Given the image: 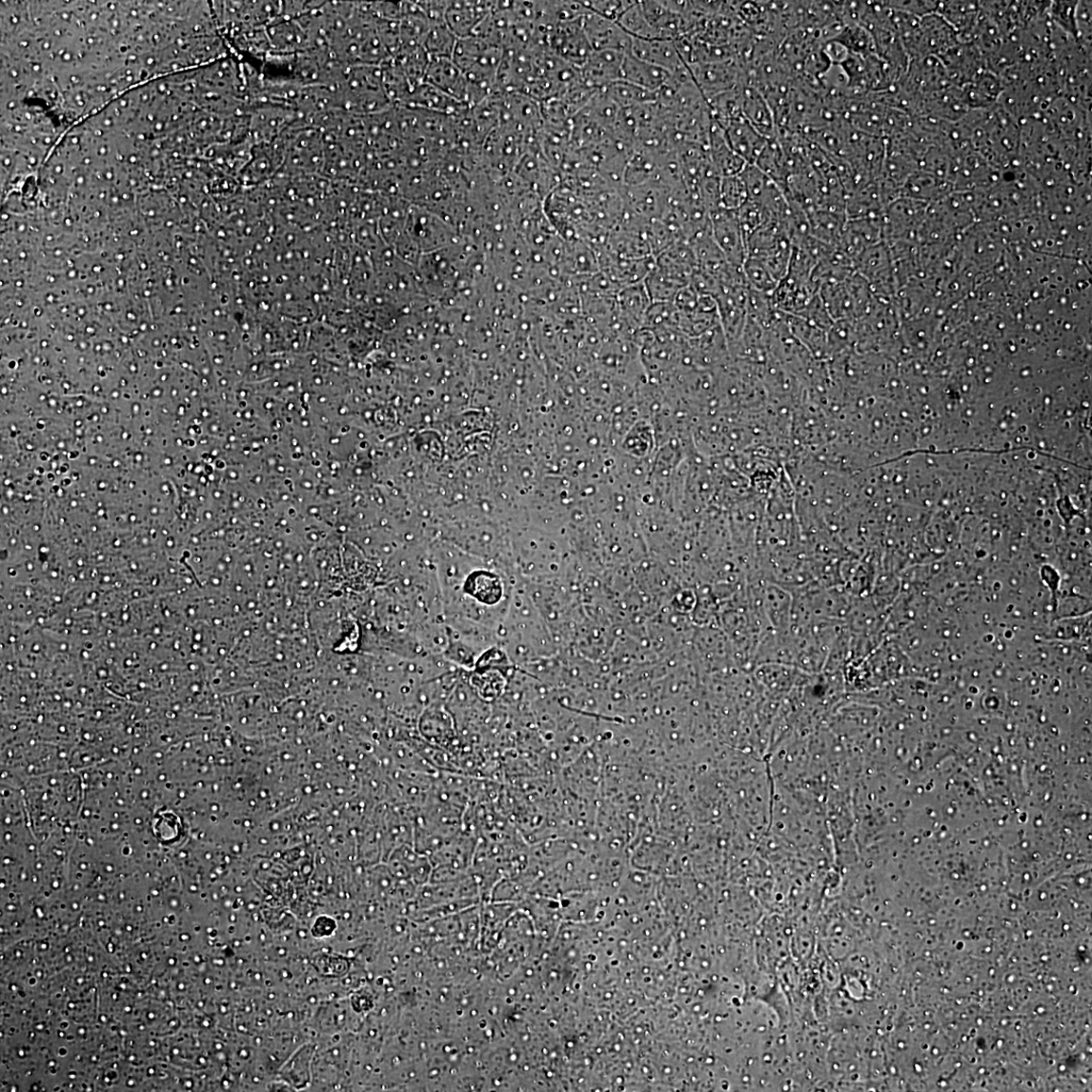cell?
Listing matches in <instances>:
<instances>
[{
  "mask_svg": "<svg viewBox=\"0 0 1092 1092\" xmlns=\"http://www.w3.org/2000/svg\"><path fill=\"white\" fill-rule=\"evenodd\" d=\"M195 91H196V82H195ZM197 101H198V99H197ZM198 104H200V102H198ZM200 107L203 108L201 104H200Z\"/></svg>",
  "mask_w": 1092,
  "mask_h": 1092,
  "instance_id": "20",
  "label": "cell"
},
{
  "mask_svg": "<svg viewBox=\"0 0 1092 1092\" xmlns=\"http://www.w3.org/2000/svg\"><path fill=\"white\" fill-rule=\"evenodd\" d=\"M582 27L593 51H617L631 53L633 38L617 23L589 11L582 19Z\"/></svg>",
  "mask_w": 1092,
  "mask_h": 1092,
  "instance_id": "3",
  "label": "cell"
},
{
  "mask_svg": "<svg viewBox=\"0 0 1092 1092\" xmlns=\"http://www.w3.org/2000/svg\"><path fill=\"white\" fill-rule=\"evenodd\" d=\"M619 316L631 329H641L652 306L651 297L642 283L626 287L617 295Z\"/></svg>",
  "mask_w": 1092,
  "mask_h": 1092,
  "instance_id": "10",
  "label": "cell"
},
{
  "mask_svg": "<svg viewBox=\"0 0 1092 1092\" xmlns=\"http://www.w3.org/2000/svg\"><path fill=\"white\" fill-rule=\"evenodd\" d=\"M623 53L617 51H593L581 69L585 84L594 90H602L621 79Z\"/></svg>",
  "mask_w": 1092,
  "mask_h": 1092,
  "instance_id": "6",
  "label": "cell"
},
{
  "mask_svg": "<svg viewBox=\"0 0 1092 1092\" xmlns=\"http://www.w3.org/2000/svg\"><path fill=\"white\" fill-rule=\"evenodd\" d=\"M583 5L602 18L617 23L621 16L636 3L632 2H582Z\"/></svg>",
  "mask_w": 1092,
  "mask_h": 1092,
  "instance_id": "18",
  "label": "cell"
},
{
  "mask_svg": "<svg viewBox=\"0 0 1092 1092\" xmlns=\"http://www.w3.org/2000/svg\"><path fill=\"white\" fill-rule=\"evenodd\" d=\"M806 213L812 236L826 245L837 247L847 222L846 213L822 209L809 210Z\"/></svg>",
  "mask_w": 1092,
  "mask_h": 1092,
  "instance_id": "11",
  "label": "cell"
},
{
  "mask_svg": "<svg viewBox=\"0 0 1092 1092\" xmlns=\"http://www.w3.org/2000/svg\"><path fill=\"white\" fill-rule=\"evenodd\" d=\"M457 40L444 21L430 22L423 48L430 59H452Z\"/></svg>",
  "mask_w": 1092,
  "mask_h": 1092,
  "instance_id": "12",
  "label": "cell"
},
{
  "mask_svg": "<svg viewBox=\"0 0 1092 1092\" xmlns=\"http://www.w3.org/2000/svg\"><path fill=\"white\" fill-rule=\"evenodd\" d=\"M720 208L738 211L748 201L746 187L739 175L721 177Z\"/></svg>",
  "mask_w": 1092,
  "mask_h": 1092,
  "instance_id": "17",
  "label": "cell"
},
{
  "mask_svg": "<svg viewBox=\"0 0 1092 1092\" xmlns=\"http://www.w3.org/2000/svg\"><path fill=\"white\" fill-rule=\"evenodd\" d=\"M617 24L632 38L657 39L655 30L645 18L640 3H636L628 10Z\"/></svg>",
  "mask_w": 1092,
  "mask_h": 1092,
  "instance_id": "16",
  "label": "cell"
},
{
  "mask_svg": "<svg viewBox=\"0 0 1092 1092\" xmlns=\"http://www.w3.org/2000/svg\"><path fill=\"white\" fill-rule=\"evenodd\" d=\"M748 287L756 292L772 295L780 281L763 261L748 257L743 264Z\"/></svg>",
  "mask_w": 1092,
  "mask_h": 1092,
  "instance_id": "15",
  "label": "cell"
},
{
  "mask_svg": "<svg viewBox=\"0 0 1092 1092\" xmlns=\"http://www.w3.org/2000/svg\"><path fill=\"white\" fill-rule=\"evenodd\" d=\"M709 220L711 233L727 263L734 268L743 269L747 251L738 211L718 208L709 213Z\"/></svg>",
  "mask_w": 1092,
  "mask_h": 1092,
  "instance_id": "2",
  "label": "cell"
},
{
  "mask_svg": "<svg viewBox=\"0 0 1092 1092\" xmlns=\"http://www.w3.org/2000/svg\"><path fill=\"white\" fill-rule=\"evenodd\" d=\"M692 78L704 98L747 85V74L738 60L687 65Z\"/></svg>",
  "mask_w": 1092,
  "mask_h": 1092,
  "instance_id": "1",
  "label": "cell"
},
{
  "mask_svg": "<svg viewBox=\"0 0 1092 1092\" xmlns=\"http://www.w3.org/2000/svg\"><path fill=\"white\" fill-rule=\"evenodd\" d=\"M721 127L732 151L749 165L755 164L769 140L760 135L744 117Z\"/></svg>",
  "mask_w": 1092,
  "mask_h": 1092,
  "instance_id": "4",
  "label": "cell"
},
{
  "mask_svg": "<svg viewBox=\"0 0 1092 1092\" xmlns=\"http://www.w3.org/2000/svg\"><path fill=\"white\" fill-rule=\"evenodd\" d=\"M631 53L637 58L658 66L675 74L687 69L672 40L633 38Z\"/></svg>",
  "mask_w": 1092,
  "mask_h": 1092,
  "instance_id": "5",
  "label": "cell"
},
{
  "mask_svg": "<svg viewBox=\"0 0 1092 1092\" xmlns=\"http://www.w3.org/2000/svg\"><path fill=\"white\" fill-rule=\"evenodd\" d=\"M744 242L759 229L778 222L775 214L762 205L747 201L738 210Z\"/></svg>",
  "mask_w": 1092,
  "mask_h": 1092,
  "instance_id": "14",
  "label": "cell"
},
{
  "mask_svg": "<svg viewBox=\"0 0 1092 1092\" xmlns=\"http://www.w3.org/2000/svg\"><path fill=\"white\" fill-rule=\"evenodd\" d=\"M1077 3H1054L1050 6V13L1053 20L1063 30H1066L1070 34L1077 36V29H1075V10H1077Z\"/></svg>",
  "mask_w": 1092,
  "mask_h": 1092,
  "instance_id": "19",
  "label": "cell"
},
{
  "mask_svg": "<svg viewBox=\"0 0 1092 1092\" xmlns=\"http://www.w3.org/2000/svg\"><path fill=\"white\" fill-rule=\"evenodd\" d=\"M620 109L657 103V92L643 90L623 80L602 89Z\"/></svg>",
  "mask_w": 1092,
  "mask_h": 1092,
  "instance_id": "13",
  "label": "cell"
},
{
  "mask_svg": "<svg viewBox=\"0 0 1092 1092\" xmlns=\"http://www.w3.org/2000/svg\"><path fill=\"white\" fill-rule=\"evenodd\" d=\"M672 74L654 64L642 61L632 53L624 55L621 79L643 90L657 92L663 89Z\"/></svg>",
  "mask_w": 1092,
  "mask_h": 1092,
  "instance_id": "9",
  "label": "cell"
},
{
  "mask_svg": "<svg viewBox=\"0 0 1092 1092\" xmlns=\"http://www.w3.org/2000/svg\"><path fill=\"white\" fill-rule=\"evenodd\" d=\"M493 8L485 3H453L446 8L444 22L457 39H465L488 18Z\"/></svg>",
  "mask_w": 1092,
  "mask_h": 1092,
  "instance_id": "8",
  "label": "cell"
},
{
  "mask_svg": "<svg viewBox=\"0 0 1092 1092\" xmlns=\"http://www.w3.org/2000/svg\"><path fill=\"white\" fill-rule=\"evenodd\" d=\"M742 92L743 117L768 140L777 137L774 112L765 96L751 85H744Z\"/></svg>",
  "mask_w": 1092,
  "mask_h": 1092,
  "instance_id": "7",
  "label": "cell"
}]
</instances>
